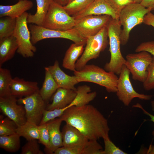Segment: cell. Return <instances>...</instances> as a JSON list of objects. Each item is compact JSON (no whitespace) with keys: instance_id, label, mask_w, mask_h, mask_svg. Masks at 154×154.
<instances>
[{"instance_id":"12","label":"cell","mask_w":154,"mask_h":154,"mask_svg":"<svg viewBox=\"0 0 154 154\" xmlns=\"http://www.w3.org/2000/svg\"><path fill=\"white\" fill-rule=\"evenodd\" d=\"M18 104L24 105L27 121L39 125L46 109V102L43 99L39 91L17 100Z\"/></svg>"},{"instance_id":"39","label":"cell","mask_w":154,"mask_h":154,"mask_svg":"<svg viewBox=\"0 0 154 154\" xmlns=\"http://www.w3.org/2000/svg\"><path fill=\"white\" fill-rule=\"evenodd\" d=\"M142 51H146L154 56V41L141 43L137 47L135 50V52H137Z\"/></svg>"},{"instance_id":"41","label":"cell","mask_w":154,"mask_h":154,"mask_svg":"<svg viewBox=\"0 0 154 154\" xmlns=\"http://www.w3.org/2000/svg\"><path fill=\"white\" fill-rule=\"evenodd\" d=\"M140 3L146 8L154 10V0H142Z\"/></svg>"},{"instance_id":"29","label":"cell","mask_w":154,"mask_h":154,"mask_svg":"<svg viewBox=\"0 0 154 154\" xmlns=\"http://www.w3.org/2000/svg\"><path fill=\"white\" fill-rule=\"evenodd\" d=\"M13 78L10 71L0 67V97H4L11 94L10 85Z\"/></svg>"},{"instance_id":"44","label":"cell","mask_w":154,"mask_h":154,"mask_svg":"<svg viewBox=\"0 0 154 154\" xmlns=\"http://www.w3.org/2000/svg\"><path fill=\"white\" fill-rule=\"evenodd\" d=\"M147 154H154V145L151 144L147 150Z\"/></svg>"},{"instance_id":"14","label":"cell","mask_w":154,"mask_h":154,"mask_svg":"<svg viewBox=\"0 0 154 154\" xmlns=\"http://www.w3.org/2000/svg\"><path fill=\"white\" fill-rule=\"evenodd\" d=\"M102 15L119 19V16L106 0H94L87 7L72 16L77 20L88 15Z\"/></svg>"},{"instance_id":"7","label":"cell","mask_w":154,"mask_h":154,"mask_svg":"<svg viewBox=\"0 0 154 154\" xmlns=\"http://www.w3.org/2000/svg\"><path fill=\"white\" fill-rule=\"evenodd\" d=\"M29 29L31 34V40L34 44L39 41L48 38H60L72 41L78 45L86 44V38L82 37L75 28L61 31L48 29L41 26L30 24Z\"/></svg>"},{"instance_id":"26","label":"cell","mask_w":154,"mask_h":154,"mask_svg":"<svg viewBox=\"0 0 154 154\" xmlns=\"http://www.w3.org/2000/svg\"><path fill=\"white\" fill-rule=\"evenodd\" d=\"M45 77L39 93L43 99L48 101L59 88L47 67L44 68Z\"/></svg>"},{"instance_id":"6","label":"cell","mask_w":154,"mask_h":154,"mask_svg":"<svg viewBox=\"0 0 154 154\" xmlns=\"http://www.w3.org/2000/svg\"><path fill=\"white\" fill-rule=\"evenodd\" d=\"M76 20L70 15L64 6L53 0L42 26L58 31H66L74 28Z\"/></svg>"},{"instance_id":"31","label":"cell","mask_w":154,"mask_h":154,"mask_svg":"<svg viewBox=\"0 0 154 154\" xmlns=\"http://www.w3.org/2000/svg\"><path fill=\"white\" fill-rule=\"evenodd\" d=\"M0 116V136L8 135L16 133L18 125L8 117Z\"/></svg>"},{"instance_id":"19","label":"cell","mask_w":154,"mask_h":154,"mask_svg":"<svg viewBox=\"0 0 154 154\" xmlns=\"http://www.w3.org/2000/svg\"><path fill=\"white\" fill-rule=\"evenodd\" d=\"M76 95L75 90L59 88L53 94L52 103L46 109L51 110L64 108L70 104Z\"/></svg>"},{"instance_id":"4","label":"cell","mask_w":154,"mask_h":154,"mask_svg":"<svg viewBox=\"0 0 154 154\" xmlns=\"http://www.w3.org/2000/svg\"><path fill=\"white\" fill-rule=\"evenodd\" d=\"M152 10L140 3H133L124 8L120 12L119 20L123 26L120 35L121 44L126 45L128 41L131 30L143 22L145 15Z\"/></svg>"},{"instance_id":"8","label":"cell","mask_w":154,"mask_h":154,"mask_svg":"<svg viewBox=\"0 0 154 154\" xmlns=\"http://www.w3.org/2000/svg\"><path fill=\"white\" fill-rule=\"evenodd\" d=\"M28 15L25 12L16 18V26L13 34L18 44L17 52L25 58L33 57L37 50L31 40V33L27 25Z\"/></svg>"},{"instance_id":"5","label":"cell","mask_w":154,"mask_h":154,"mask_svg":"<svg viewBox=\"0 0 154 154\" xmlns=\"http://www.w3.org/2000/svg\"><path fill=\"white\" fill-rule=\"evenodd\" d=\"M107 26L102 28L96 35L86 39V46L81 57L76 61V70L79 71L90 60L96 59L109 44Z\"/></svg>"},{"instance_id":"33","label":"cell","mask_w":154,"mask_h":154,"mask_svg":"<svg viewBox=\"0 0 154 154\" xmlns=\"http://www.w3.org/2000/svg\"><path fill=\"white\" fill-rule=\"evenodd\" d=\"M40 143L44 145V151L46 152L50 147V136L47 123L38 125Z\"/></svg>"},{"instance_id":"45","label":"cell","mask_w":154,"mask_h":154,"mask_svg":"<svg viewBox=\"0 0 154 154\" xmlns=\"http://www.w3.org/2000/svg\"><path fill=\"white\" fill-rule=\"evenodd\" d=\"M151 105L152 110L153 111H154V100L151 102Z\"/></svg>"},{"instance_id":"46","label":"cell","mask_w":154,"mask_h":154,"mask_svg":"<svg viewBox=\"0 0 154 154\" xmlns=\"http://www.w3.org/2000/svg\"><path fill=\"white\" fill-rule=\"evenodd\" d=\"M142 0H134V3H140Z\"/></svg>"},{"instance_id":"43","label":"cell","mask_w":154,"mask_h":154,"mask_svg":"<svg viewBox=\"0 0 154 154\" xmlns=\"http://www.w3.org/2000/svg\"><path fill=\"white\" fill-rule=\"evenodd\" d=\"M56 3L64 6L66 5L68 3L69 0H53Z\"/></svg>"},{"instance_id":"1","label":"cell","mask_w":154,"mask_h":154,"mask_svg":"<svg viewBox=\"0 0 154 154\" xmlns=\"http://www.w3.org/2000/svg\"><path fill=\"white\" fill-rule=\"evenodd\" d=\"M59 118L77 129L89 140L109 137L110 129L107 119L92 105L72 106Z\"/></svg>"},{"instance_id":"35","label":"cell","mask_w":154,"mask_h":154,"mask_svg":"<svg viewBox=\"0 0 154 154\" xmlns=\"http://www.w3.org/2000/svg\"><path fill=\"white\" fill-rule=\"evenodd\" d=\"M68 108L67 106L64 108L51 110L46 109L44 112L43 117L39 125L46 123L51 120L60 117L65 111Z\"/></svg>"},{"instance_id":"21","label":"cell","mask_w":154,"mask_h":154,"mask_svg":"<svg viewBox=\"0 0 154 154\" xmlns=\"http://www.w3.org/2000/svg\"><path fill=\"white\" fill-rule=\"evenodd\" d=\"M33 2L29 0H19L12 5H0V17L9 16L17 18L31 9L33 6Z\"/></svg>"},{"instance_id":"18","label":"cell","mask_w":154,"mask_h":154,"mask_svg":"<svg viewBox=\"0 0 154 154\" xmlns=\"http://www.w3.org/2000/svg\"><path fill=\"white\" fill-rule=\"evenodd\" d=\"M101 145L97 140H90L82 145L72 148L64 147L56 149L54 154H104Z\"/></svg>"},{"instance_id":"25","label":"cell","mask_w":154,"mask_h":154,"mask_svg":"<svg viewBox=\"0 0 154 154\" xmlns=\"http://www.w3.org/2000/svg\"><path fill=\"white\" fill-rule=\"evenodd\" d=\"M76 95L74 100L68 106H80L88 104L95 98L97 93L94 91L91 92L90 86L86 85L78 86L75 90Z\"/></svg>"},{"instance_id":"17","label":"cell","mask_w":154,"mask_h":154,"mask_svg":"<svg viewBox=\"0 0 154 154\" xmlns=\"http://www.w3.org/2000/svg\"><path fill=\"white\" fill-rule=\"evenodd\" d=\"M36 82L27 81L16 77L13 78L10 85L12 95L22 98L31 95L39 90Z\"/></svg>"},{"instance_id":"10","label":"cell","mask_w":154,"mask_h":154,"mask_svg":"<svg viewBox=\"0 0 154 154\" xmlns=\"http://www.w3.org/2000/svg\"><path fill=\"white\" fill-rule=\"evenodd\" d=\"M138 52L127 54L125 65L129 70L133 80L143 83L147 77V68L152 61L153 56L145 51Z\"/></svg>"},{"instance_id":"40","label":"cell","mask_w":154,"mask_h":154,"mask_svg":"<svg viewBox=\"0 0 154 154\" xmlns=\"http://www.w3.org/2000/svg\"><path fill=\"white\" fill-rule=\"evenodd\" d=\"M143 23L154 27V14L149 12L144 16Z\"/></svg>"},{"instance_id":"28","label":"cell","mask_w":154,"mask_h":154,"mask_svg":"<svg viewBox=\"0 0 154 154\" xmlns=\"http://www.w3.org/2000/svg\"><path fill=\"white\" fill-rule=\"evenodd\" d=\"M21 137L17 133L5 136H0V147L8 152L14 153L20 147Z\"/></svg>"},{"instance_id":"30","label":"cell","mask_w":154,"mask_h":154,"mask_svg":"<svg viewBox=\"0 0 154 154\" xmlns=\"http://www.w3.org/2000/svg\"><path fill=\"white\" fill-rule=\"evenodd\" d=\"M16 18L9 16L0 17V39L13 35L16 25Z\"/></svg>"},{"instance_id":"34","label":"cell","mask_w":154,"mask_h":154,"mask_svg":"<svg viewBox=\"0 0 154 154\" xmlns=\"http://www.w3.org/2000/svg\"><path fill=\"white\" fill-rule=\"evenodd\" d=\"M21 154H44L40 149L39 145L36 139L28 141L22 147Z\"/></svg>"},{"instance_id":"24","label":"cell","mask_w":154,"mask_h":154,"mask_svg":"<svg viewBox=\"0 0 154 154\" xmlns=\"http://www.w3.org/2000/svg\"><path fill=\"white\" fill-rule=\"evenodd\" d=\"M37 9L33 15L28 13V23L41 26L47 14L53 0H36Z\"/></svg>"},{"instance_id":"36","label":"cell","mask_w":154,"mask_h":154,"mask_svg":"<svg viewBox=\"0 0 154 154\" xmlns=\"http://www.w3.org/2000/svg\"><path fill=\"white\" fill-rule=\"evenodd\" d=\"M147 77L143 82L144 89L149 91L154 90V56H153L152 61L147 68Z\"/></svg>"},{"instance_id":"22","label":"cell","mask_w":154,"mask_h":154,"mask_svg":"<svg viewBox=\"0 0 154 154\" xmlns=\"http://www.w3.org/2000/svg\"><path fill=\"white\" fill-rule=\"evenodd\" d=\"M18 48V44L13 35L0 39V67L14 57Z\"/></svg>"},{"instance_id":"2","label":"cell","mask_w":154,"mask_h":154,"mask_svg":"<svg viewBox=\"0 0 154 154\" xmlns=\"http://www.w3.org/2000/svg\"><path fill=\"white\" fill-rule=\"evenodd\" d=\"M121 26L119 19L112 17L107 26L110 59L104 66L106 71L119 75L123 66L126 62V59L122 56L120 49Z\"/></svg>"},{"instance_id":"42","label":"cell","mask_w":154,"mask_h":154,"mask_svg":"<svg viewBox=\"0 0 154 154\" xmlns=\"http://www.w3.org/2000/svg\"><path fill=\"white\" fill-rule=\"evenodd\" d=\"M133 107L139 108L141 109L145 114L149 116L151 118L150 120L154 123V116L152 115L145 110L140 104L137 103L136 104L133 105ZM152 134L153 135H154V131H153Z\"/></svg>"},{"instance_id":"38","label":"cell","mask_w":154,"mask_h":154,"mask_svg":"<svg viewBox=\"0 0 154 154\" xmlns=\"http://www.w3.org/2000/svg\"><path fill=\"white\" fill-rule=\"evenodd\" d=\"M119 16L122 10L127 5L134 3V0H106Z\"/></svg>"},{"instance_id":"37","label":"cell","mask_w":154,"mask_h":154,"mask_svg":"<svg viewBox=\"0 0 154 154\" xmlns=\"http://www.w3.org/2000/svg\"><path fill=\"white\" fill-rule=\"evenodd\" d=\"M105 148L104 154H126L125 152L117 147L110 140L109 137L104 139Z\"/></svg>"},{"instance_id":"3","label":"cell","mask_w":154,"mask_h":154,"mask_svg":"<svg viewBox=\"0 0 154 154\" xmlns=\"http://www.w3.org/2000/svg\"><path fill=\"white\" fill-rule=\"evenodd\" d=\"M74 74L78 82H89L105 87L109 93H116L118 77L115 73L94 65H86L79 71L76 70Z\"/></svg>"},{"instance_id":"32","label":"cell","mask_w":154,"mask_h":154,"mask_svg":"<svg viewBox=\"0 0 154 154\" xmlns=\"http://www.w3.org/2000/svg\"><path fill=\"white\" fill-rule=\"evenodd\" d=\"M94 0H73L64 6L68 14L71 16L82 11Z\"/></svg>"},{"instance_id":"16","label":"cell","mask_w":154,"mask_h":154,"mask_svg":"<svg viewBox=\"0 0 154 154\" xmlns=\"http://www.w3.org/2000/svg\"><path fill=\"white\" fill-rule=\"evenodd\" d=\"M59 88L76 90L75 86L79 83L75 76H70L64 72L56 60L52 66L47 67Z\"/></svg>"},{"instance_id":"27","label":"cell","mask_w":154,"mask_h":154,"mask_svg":"<svg viewBox=\"0 0 154 154\" xmlns=\"http://www.w3.org/2000/svg\"><path fill=\"white\" fill-rule=\"evenodd\" d=\"M16 133L27 141L39 139L38 125L30 122L27 121L24 124L18 126Z\"/></svg>"},{"instance_id":"20","label":"cell","mask_w":154,"mask_h":154,"mask_svg":"<svg viewBox=\"0 0 154 154\" xmlns=\"http://www.w3.org/2000/svg\"><path fill=\"white\" fill-rule=\"evenodd\" d=\"M63 121L60 118H56L47 123L50 136V147L45 153L53 154L58 148L62 147V138L60 127Z\"/></svg>"},{"instance_id":"13","label":"cell","mask_w":154,"mask_h":154,"mask_svg":"<svg viewBox=\"0 0 154 154\" xmlns=\"http://www.w3.org/2000/svg\"><path fill=\"white\" fill-rule=\"evenodd\" d=\"M16 98L12 95L0 97V109L6 116L19 126L25 123L27 120L24 106L18 104Z\"/></svg>"},{"instance_id":"15","label":"cell","mask_w":154,"mask_h":154,"mask_svg":"<svg viewBox=\"0 0 154 154\" xmlns=\"http://www.w3.org/2000/svg\"><path fill=\"white\" fill-rule=\"evenodd\" d=\"M63 146L72 148L85 145L90 140L77 129L66 123L61 132Z\"/></svg>"},{"instance_id":"11","label":"cell","mask_w":154,"mask_h":154,"mask_svg":"<svg viewBox=\"0 0 154 154\" xmlns=\"http://www.w3.org/2000/svg\"><path fill=\"white\" fill-rule=\"evenodd\" d=\"M112 17L107 15H89L76 20L74 28L86 39L94 36L106 26Z\"/></svg>"},{"instance_id":"9","label":"cell","mask_w":154,"mask_h":154,"mask_svg":"<svg viewBox=\"0 0 154 154\" xmlns=\"http://www.w3.org/2000/svg\"><path fill=\"white\" fill-rule=\"evenodd\" d=\"M130 73L125 65H123L119 75L116 92L119 100L127 106L135 98L145 100L151 99L153 96L139 94L135 90L130 80Z\"/></svg>"},{"instance_id":"23","label":"cell","mask_w":154,"mask_h":154,"mask_svg":"<svg viewBox=\"0 0 154 154\" xmlns=\"http://www.w3.org/2000/svg\"><path fill=\"white\" fill-rule=\"evenodd\" d=\"M84 45L74 43L71 44L65 53L62 61V67L70 71H75L76 62L83 52Z\"/></svg>"},{"instance_id":"47","label":"cell","mask_w":154,"mask_h":154,"mask_svg":"<svg viewBox=\"0 0 154 154\" xmlns=\"http://www.w3.org/2000/svg\"><path fill=\"white\" fill-rule=\"evenodd\" d=\"M73 0H69V1H68V3H69V2H71V1H72Z\"/></svg>"}]
</instances>
